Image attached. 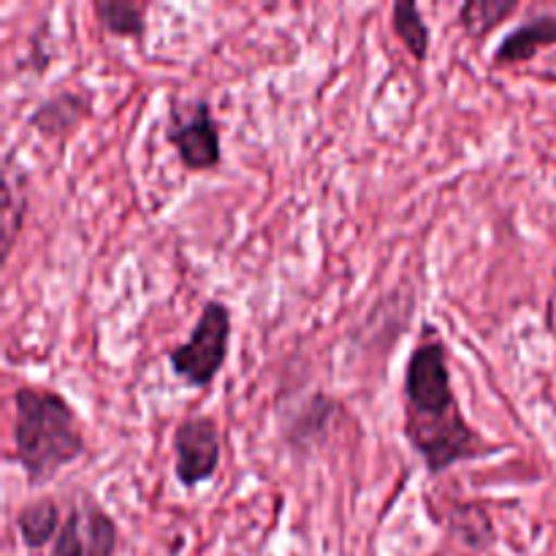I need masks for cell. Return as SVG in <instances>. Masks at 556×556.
Returning <instances> with one entry per match:
<instances>
[{"label":"cell","instance_id":"obj_13","mask_svg":"<svg viewBox=\"0 0 556 556\" xmlns=\"http://www.w3.org/2000/svg\"><path fill=\"white\" fill-rule=\"evenodd\" d=\"M516 11L519 0H467L459 5V25L467 36L481 41Z\"/></svg>","mask_w":556,"mask_h":556},{"label":"cell","instance_id":"obj_9","mask_svg":"<svg viewBox=\"0 0 556 556\" xmlns=\"http://www.w3.org/2000/svg\"><path fill=\"white\" fill-rule=\"evenodd\" d=\"M60 527H63V510H60L58 500L49 497V494L30 500L16 514V532H20L22 543L30 552H41L43 546H52Z\"/></svg>","mask_w":556,"mask_h":556},{"label":"cell","instance_id":"obj_11","mask_svg":"<svg viewBox=\"0 0 556 556\" xmlns=\"http://www.w3.org/2000/svg\"><path fill=\"white\" fill-rule=\"evenodd\" d=\"M391 27H394L396 38L402 41V47L424 63L429 58V47H432V30H429L427 20H424L421 9H418L416 0H396L391 5Z\"/></svg>","mask_w":556,"mask_h":556},{"label":"cell","instance_id":"obj_5","mask_svg":"<svg viewBox=\"0 0 556 556\" xmlns=\"http://www.w3.org/2000/svg\"><path fill=\"white\" fill-rule=\"evenodd\" d=\"M166 141L177 150L179 163L188 172H212L223 161L220 125L210 103L193 101L188 106H172L166 125Z\"/></svg>","mask_w":556,"mask_h":556},{"label":"cell","instance_id":"obj_1","mask_svg":"<svg viewBox=\"0 0 556 556\" xmlns=\"http://www.w3.org/2000/svg\"><path fill=\"white\" fill-rule=\"evenodd\" d=\"M405 394V438L427 465L429 476L451 470L462 462L492 454L494 445L470 427L451 386L448 351L432 329L410 353L402 380Z\"/></svg>","mask_w":556,"mask_h":556},{"label":"cell","instance_id":"obj_12","mask_svg":"<svg viewBox=\"0 0 556 556\" xmlns=\"http://www.w3.org/2000/svg\"><path fill=\"white\" fill-rule=\"evenodd\" d=\"M92 14L106 33L117 38H144L147 3L130 0H92Z\"/></svg>","mask_w":556,"mask_h":556},{"label":"cell","instance_id":"obj_15","mask_svg":"<svg viewBox=\"0 0 556 556\" xmlns=\"http://www.w3.org/2000/svg\"><path fill=\"white\" fill-rule=\"evenodd\" d=\"M454 521H465L462 527H456L454 535H459L467 546H472V548L492 546L494 527H492V519H489L486 510L483 508H478V505H465V508H456Z\"/></svg>","mask_w":556,"mask_h":556},{"label":"cell","instance_id":"obj_10","mask_svg":"<svg viewBox=\"0 0 556 556\" xmlns=\"http://www.w3.org/2000/svg\"><path fill=\"white\" fill-rule=\"evenodd\" d=\"M25 172H14L11 157L5 161L3 172V210H0V239H3V261H9L16 239H20L22 226H25L27 212V193H25Z\"/></svg>","mask_w":556,"mask_h":556},{"label":"cell","instance_id":"obj_3","mask_svg":"<svg viewBox=\"0 0 556 556\" xmlns=\"http://www.w3.org/2000/svg\"><path fill=\"white\" fill-rule=\"evenodd\" d=\"M231 309L220 299H210L201 307L199 320L185 342L172 348L168 367L182 383L193 389H206L215 383L220 369L226 367L228 345H231Z\"/></svg>","mask_w":556,"mask_h":556},{"label":"cell","instance_id":"obj_4","mask_svg":"<svg viewBox=\"0 0 556 556\" xmlns=\"http://www.w3.org/2000/svg\"><path fill=\"white\" fill-rule=\"evenodd\" d=\"M117 543L119 530L112 514L92 494L76 492L52 543V556H114Z\"/></svg>","mask_w":556,"mask_h":556},{"label":"cell","instance_id":"obj_7","mask_svg":"<svg viewBox=\"0 0 556 556\" xmlns=\"http://www.w3.org/2000/svg\"><path fill=\"white\" fill-rule=\"evenodd\" d=\"M90 114L92 101L85 92L63 90L38 103L27 117V125H33L38 134L49 136V139H63V136L74 134Z\"/></svg>","mask_w":556,"mask_h":556},{"label":"cell","instance_id":"obj_14","mask_svg":"<svg viewBox=\"0 0 556 556\" xmlns=\"http://www.w3.org/2000/svg\"><path fill=\"white\" fill-rule=\"evenodd\" d=\"M334 410L337 405L329 400V396H320V394L313 396V402H309V405L299 413L296 421L291 424L286 440L296 451L309 448L313 440H324V434L329 432V421L331 416H334Z\"/></svg>","mask_w":556,"mask_h":556},{"label":"cell","instance_id":"obj_6","mask_svg":"<svg viewBox=\"0 0 556 556\" xmlns=\"http://www.w3.org/2000/svg\"><path fill=\"white\" fill-rule=\"evenodd\" d=\"M174 478L179 486L195 489L212 481L223 459L220 427L212 416H188L172 434Z\"/></svg>","mask_w":556,"mask_h":556},{"label":"cell","instance_id":"obj_8","mask_svg":"<svg viewBox=\"0 0 556 556\" xmlns=\"http://www.w3.org/2000/svg\"><path fill=\"white\" fill-rule=\"evenodd\" d=\"M556 43V14H538L527 20L525 25L514 27L497 49L492 52L494 68H508V65L527 63V60L538 58L543 49Z\"/></svg>","mask_w":556,"mask_h":556},{"label":"cell","instance_id":"obj_2","mask_svg":"<svg viewBox=\"0 0 556 556\" xmlns=\"http://www.w3.org/2000/svg\"><path fill=\"white\" fill-rule=\"evenodd\" d=\"M14 459L30 486L52 483L65 467L87 454V440L76 410L63 394L47 386H20L14 391Z\"/></svg>","mask_w":556,"mask_h":556},{"label":"cell","instance_id":"obj_16","mask_svg":"<svg viewBox=\"0 0 556 556\" xmlns=\"http://www.w3.org/2000/svg\"><path fill=\"white\" fill-rule=\"evenodd\" d=\"M554 185H556V177H554Z\"/></svg>","mask_w":556,"mask_h":556}]
</instances>
